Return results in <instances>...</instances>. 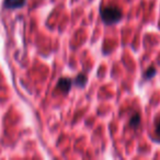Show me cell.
Segmentation results:
<instances>
[{
	"instance_id": "obj_1",
	"label": "cell",
	"mask_w": 160,
	"mask_h": 160,
	"mask_svg": "<svg viewBox=\"0 0 160 160\" xmlns=\"http://www.w3.org/2000/svg\"><path fill=\"white\" fill-rule=\"evenodd\" d=\"M101 18L105 24H114L118 23L122 18V11L118 7H105L101 10Z\"/></svg>"
},
{
	"instance_id": "obj_2",
	"label": "cell",
	"mask_w": 160,
	"mask_h": 160,
	"mask_svg": "<svg viewBox=\"0 0 160 160\" xmlns=\"http://www.w3.org/2000/svg\"><path fill=\"white\" fill-rule=\"evenodd\" d=\"M70 86H71L70 79H68V78H60L57 82V89L66 93V92H68L69 89H70Z\"/></svg>"
},
{
	"instance_id": "obj_3",
	"label": "cell",
	"mask_w": 160,
	"mask_h": 160,
	"mask_svg": "<svg viewBox=\"0 0 160 160\" xmlns=\"http://www.w3.org/2000/svg\"><path fill=\"white\" fill-rule=\"evenodd\" d=\"M25 0H5V7L8 9H18L23 7Z\"/></svg>"
},
{
	"instance_id": "obj_4",
	"label": "cell",
	"mask_w": 160,
	"mask_h": 160,
	"mask_svg": "<svg viewBox=\"0 0 160 160\" xmlns=\"http://www.w3.org/2000/svg\"><path fill=\"white\" fill-rule=\"evenodd\" d=\"M86 81H87V79H86L85 75H79L76 78V85L79 87H83L86 85Z\"/></svg>"
},
{
	"instance_id": "obj_5",
	"label": "cell",
	"mask_w": 160,
	"mask_h": 160,
	"mask_svg": "<svg viewBox=\"0 0 160 160\" xmlns=\"http://www.w3.org/2000/svg\"><path fill=\"white\" fill-rule=\"evenodd\" d=\"M131 126H133V127H136V126H138L139 125V123H140V118H139V115L138 114H134L133 115V118H132V120H131Z\"/></svg>"
},
{
	"instance_id": "obj_6",
	"label": "cell",
	"mask_w": 160,
	"mask_h": 160,
	"mask_svg": "<svg viewBox=\"0 0 160 160\" xmlns=\"http://www.w3.org/2000/svg\"><path fill=\"white\" fill-rule=\"evenodd\" d=\"M155 75H156V68H155V67H150V68H148L146 70L145 78H146V79H150V78L153 77Z\"/></svg>"
},
{
	"instance_id": "obj_7",
	"label": "cell",
	"mask_w": 160,
	"mask_h": 160,
	"mask_svg": "<svg viewBox=\"0 0 160 160\" xmlns=\"http://www.w3.org/2000/svg\"><path fill=\"white\" fill-rule=\"evenodd\" d=\"M157 134H158V136L160 137V121L158 122V125H157Z\"/></svg>"
}]
</instances>
